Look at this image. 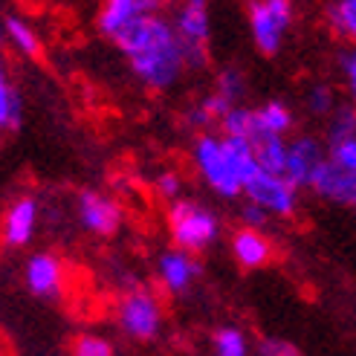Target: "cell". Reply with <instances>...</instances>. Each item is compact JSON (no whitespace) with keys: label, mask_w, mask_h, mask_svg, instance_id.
<instances>
[{"label":"cell","mask_w":356,"mask_h":356,"mask_svg":"<svg viewBox=\"0 0 356 356\" xmlns=\"http://www.w3.org/2000/svg\"><path fill=\"white\" fill-rule=\"evenodd\" d=\"M116 47L128 58L134 79L151 93L171 90L188 73L183 44L177 38L168 15H154L139 21L122 35Z\"/></svg>","instance_id":"1"},{"label":"cell","mask_w":356,"mask_h":356,"mask_svg":"<svg viewBox=\"0 0 356 356\" xmlns=\"http://www.w3.org/2000/svg\"><path fill=\"white\" fill-rule=\"evenodd\" d=\"M191 168L203 186L220 200L243 197V188L261 171L255 159L252 139L223 136V134H197L191 142Z\"/></svg>","instance_id":"2"},{"label":"cell","mask_w":356,"mask_h":356,"mask_svg":"<svg viewBox=\"0 0 356 356\" xmlns=\"http://www.w3.org/2000/svg\"><path fill=\"white\" fill-rule=\"evenodd\" d=\"M168 220V235L177 249H186L191 255H200L220 238V218L218 211H211L206 203L180 197L168 203L165 211Z\"/></svg>","instance_id":"3"},{"label":"cell","mask_w":356,"mask_h":356,"mask_svg":"<svg viewBox=\"0 0 356 356\" xmlns=\"http://www.w3.org/2000/svg\"><path fill=\"white\" fill-rule=\"evenodd\" d=\"M246 24L255 49L273 58L296 24V6L293 0H246Z\"/></svg>","instance_id":"4"},{"label":"cell","mask_w":356,"mask_h":356,"mask_svg":"<svg viewBox=\"0 0 356 356\" xmlns=\"http://www.w3.org/2000/svg\"><path fill=\"white\" fill-rule=\"evenodd\" d=\"M171 24L183 44L188 70H206L211 44V3L209 0H180L171 12Z\"/></svg>","instance_id":"5"},{"label":"cell","mask_w":356,"mask_h":356,"mask_svg":"<svg viewBox=\"0 0 356 356\" xmlns=\"http://www.w3.org/2000/svg\"><path fill=\"white\" fill-rule=\"evenodd\" d=\"M116 318H119V327L128 333L131 339L151 342L159 336V330H163V305H159V298L151 290L134 287L122 296Z\"/></svg>","instance_id":"6"},{"label":"cell","mask_w":356,"mask_h":356,"mask_svg":"<svg viewBox=\"0 0 356 356\" xmlns=\"http://www.w3.org/2000/svg\"><path fill=\"white\" fill-rule=\"evenodd\" d=\"M165 6L168 0H102V9L96 12V32L116 44L139 21L165 15Z\"/></svg>","instance_id":"7"},{"label":"cell","mask_w":356,"mask_h":356,"mask_svg":"<svg viewBox=\"0 0 356 356\" xmlns=\"http://www.w3.org/2000/svg\"><path fill=\"white\" fill-rule=\"evenodd\" d=\"M243 197L258 203L264 211H270V218H293L301 203V188H296L284 174L258 171L246 183Z\"/></svg>","instance_id":"8"},{"label":"cell","mask_w":356,"mask_h":356,"mask_svg":"<svg viewBox=\"0 0 356 356\" xmlns=\"http://www.w3.org/2000/svg\"><path fill=\"white\" fill-rule=\"evenodd\" d=\"M76 215H79V223L96 238H113L124 220L119 200L96 188H81L76 194Z\"/></svg>","instance_id":"9"},{"label":"cell","mask_w":356,"mask_h":356,"mask_svg":"<svg viewBox=\"0 0 356 356\" xmlns=\"http://www.w3.org/2000/svg\"><path fill=\"white\" fill-rule=\"evenodd\" d=\"M41 220V203L35 194H17V197L6 206L3 220H0V241L9 249H24L32 243L35 232H38Z\"/></svg>","instance_id":"10"},{"label":"cell","mask_w":356,"mask_h":356,"mask_svg":"<svg viewBox=\"0 0 356 356\" xmlns=\"http://www.w3.org/2000/svg\"><path fill=\"white\" fill-rule=\"evenodd\" d=\"M325 159H327L325 139H318L313 134H298L287 139V171H284V177L296 188H310L313 177L322 168Z\"/></svg>","instance_id":"11"},{"label":"cell","mask_w":356,"mask_h":356,"mask_svg":"<svg viewBox=\"0 0 356 356\" xmlns=\"http://www.w3.org/2000/svg\"><path fill=\"white\" fill-rule=\"evenodd\" d=\"M310 191L325 203L356 209V171L342 168L339 163H333V159H325L322 168L313 177Z\"/></svg>","instance_id":"12"},{"label":"cell","mask_w":356,"mask_h":356,"mask_svg":"<svg viewBox=\"0 0 356 356\" xmlns=\"http://www.w3.org/2000/svg\"><path fill=\"white\" fill-rule=\"evenodd\" d=\"M200 275V261L186 249H165L156 261V278L163 284V290L171 296H183L191 290V284Z\"/></svg>","instance_id":"13"},{"label":"cell","mask_w":356,"mask_h":356,"mask_svg":"<svg viewBox=\"0 0 356 356\" xmlns=\"http://www.w3.org/2000/svg\"><path fill=\"white\" fill-rule=\"evenodd\" d=\"M24 281L32 296L58 298L64 290V264L52 252H35L24 266Z\"/></svg>","instance_id":"14"},{"label":"cell","mask_w":356,"mask_h":356,"mask_svg":"<svg viewBox=\"0 0 356 356\" xmlns=\"http://www.w3.org/2000/svg\"><path fill=\"white\" fill-rule=\"evenodd\" d=\"M229 249H232V258L238 261V266L243 270H261L273 261V241L266 238L261 229H249L241 226L232 232V241H229Z\"/></svg>","instance_id":"15"},{"label":"cell","mask_w":356,"mask_h":356,"mask_svg":"<svg viewBox=\"0 0 356 356\" xmlns=\"http://www.w3.org/2000/svg\"><path fill=\"white\" fill-rule=\"evenodd\" d=\"M24 124V99L15 87L6 58L0 56V134H15Z\"/></svg>","instance_id":"16"},{"label":"cell","mask_w":356,"mask_h":356,"mask_svg":"<svg viewBox=\"0 0 356 356\" xmlns=\"http://www.w3.org/2000/svg\"><path fill=\"white\" fill-rule=\"evenodd\" d=\"M255 119H258V136L261 134L290 136V131L296 128V113H293L290 104L281 102V99H266L264 104H258Z\"/></svg>","instance_id":"17"},{"label":"cell","mask_w":356,"mask_h":356,"mask_svg":"<svg viewBox=\"0 0 356 356\" xmlns=\"http://www.w3.org/2000/svg\"><path fill=\"white\" fill-rule=\"evenodd\" d=\"M3 32H6V41L12 44V49H17L24 58H41V52H44L41 35L35 32V26L29 21H24V17H17V15H6Z\"/></svg>","instance_id":"18"},{"label":"cell","mask_w":356,"mask_h":356,"mask_svg":"<svg viewBox=\"0 0 356 356\" xmlns=\"http://www.w3.org/2000/svg\"><path fill=\"white\" fill-rule=\"evenodd\" d=\"M252 145H255V159L261 171H270V174L287 171V136L261 134L252 139Z\"/></svg>","instance_id":"19"},{"label":"cell","mask_w":356,"mask_h":356,"mask_svg":"<svg viewBox=\"0 0 356 356\" xmlns=\"http://www.w3.org/2000/svg\"><path fill=\"white\" fill-rule=\"evenodd\" d=\"M325 21L336 38L356 47V0H327Z\"/></svg>","instance_id":"20"},{"label":"cell","mask_w":356,"mask_h":356,"mask_svg":"<svg viewBox=\"0 0 356 356\" xmlns=\"http://www.w3.org/2000/svg\"><path fill=\"white\" fill-rule=\"evenodd\" d=\"M218 128L223 136H243V139H255L258 136V119H255V108H246V104H235L229 111Z\"/></svg>","instance_id":"21"},{"label":"cell","mask_w":356,"mask_h":356,"mask_svg":"<svg viewBox=\"0 0 356 356\" xmlns=\"http://www.w3.org/2000/svg\"><path fill=\"white\" fill-rule=\"evenodd\" d=\"M215 90L220 96H226L232 104H243L246 93H249V81H246V73L238 67V64H226L218 70L215 76Z\"/></svg>","instance_id":"22"},{"label":"cell","mask_w":356,"mask_h":356,"mask_svg":"<svg viewBox=\"0 0 356 356\" xmlns=\"http://www.w3.org/2000/svg\"><path fill=\"white\" fill-rule=\"evenodd\" d=\"M336 104H339V96L330 81H313L305 90V108L316 119H327L336 111Z\"/></svg>","instance_id":"23"},{"label":"cell","mask_w":356,"mask_h":356,"mask_svg":"<svg viewBox=\"0 0 356 356\" xmlns=\"http://www.w3.org/2000/svg\"><path fill=\"white\" fill-rule=\"evenodd\" d=\"M356 134V104L353 102H339L336 111L327 116V128H325V139L330 136H348Z\"/></svg>","instance_id":"24"},{"label":"cell","mask_w":356,"mask_h":356,"mask_svg":"<svg viewBox=\"0 0 356 356\" xmlns=\"http://www.w3.org/2000/svg\"><path fill=\"white\" fill-rule=\"evenodd\" d=\"M325 148H327V159L339 163L342 168L356 171V134L330 136V139H325Z\"/></svg>","instance_id":"25"},{"label":"cell","mask_w":356,"mask_h":356,"mask_svg":"<svg viewBox=\"0 0 356 356\" xmlns=\"http://www.w3.org/2000/svg\"><path fill=\"white\" fill-rule=\"evenodd\" d=\"M215 353L218 356H249L246 336L238 327H220L215 333Z\"/></svg>","instance_id":"26"},{"label":"cell","mask_w":356,"mask_h":356,"mask_svg":"<svg viewBox=\"0 0 356 356\" xmlns=\"http://www.w3.org/2000/svg\"><path fill=\"white\" fill-rule=\"evenodd\" d=\"M183 188H186V180H183V174L180 171H159L154 177V194L159 200H165V203H174V200H180L183 197Z\"/></svg>","instance_id":"27"},{"label":"cell","mask_w":356,"mask_h":356,"mask_svg":"<svg viewBox=\"0 0 356 356\" xmlns=\"http://www.w3.org/2000/svg\"><path fill=\"white\" fill-rule=\"evenodd\" d=\"M70 356H113V345L96 333H81L70 348Z\"/></svg>","instance_id":"28"},{"label":"cell","mask_w":356,"mask_h":356,"mask_svg":"<svg viewBox=\"0 0 356 356\" xmlns=\"http://www.w3.org/2000/svg\"><path fill=\"white\" fill-rule=\"evenodd\" d=\"M336 61H339V76H342L345 96H348V102L356 104V47L350 44L348 49H342Z\"/></svg>","instance_id":"29"},{"label":"cell","mask_w":356,"mask_h":356,"mask_svg":"<svg viewBox=\"0 0 356 356\" xmlns=\"http://www.w3.org/2000/svg\"><path fill=\"white\" fill-rule=\"evenodd\" d=\"M183 124H186V128H191V131H197V134H206V131L211 128V124H215V119H211V113L206 111L203 99L191 102L188 108L183 111Z\"/></svg>","instance_id":"30"},{"label":"cell","mask_w":356,"mask_h":356,"mask_svg":"<svg viewBox=\"0 0 356 356\" xmlns=\"http://www.w3.org/2000/svg\"><path fill=\"white\" fill-rule=\"evenodd\" d=\"M241 223L243 226H249V229H266V223H270V211H264L258 203H252V200H246L243 206H241Z\"/></svg>","instance_id":"31"},{"label":"cell","mask_w":356,"mask_h":356,"mask_svg":"<svg viewBox=\"0 0 356 356\" xmlns=\"http://www.w3.org/2000/svg\"><path fill=\"white\" fill-rule=\"evenodd\" d=\"M258 350H261V356H298V350L293 345L281 342V339H264L258 345Z\"/></svg>","instance_id":"32"},{"label":"cell","mask_w":356,"mask_h":356,"mask_svg":"<svg viewBox=\"0 0 356 356\" xmlns=\"http://www.w3.org/2000/svg\"><path fill=\"white\" fill-rule=\"evenodd\" d=\"M0 356H9V348H6V342H3V336H0Z\"/></svg>","instance_id":"33"},{"label":"cell","mask_w":356,"mask_h":356,"mask_svg":"<svg viewBox=\"0 0 356 356\" xmlns=\"http://www.w3.org/2000/svg\"><path fill=\"white\" fill-rule=\"evenodd\" d=\"M6 38V32H3V17H0V41Z\"/></svg>","instance_id":"34"}]
</instances>
